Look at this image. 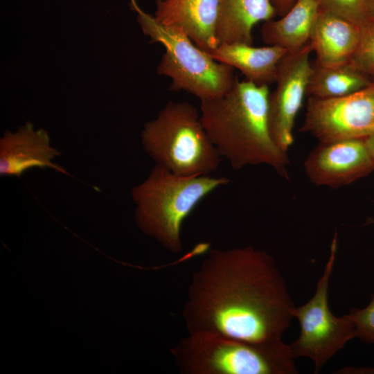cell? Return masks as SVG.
Wrapping results in <instances>:
<instances>
[{"label": "cell", "mask_w": 374, "mask_h": 374, "mask_svg": "<svg viewBox=\"0 0 374 374\" xmlns=\"http://www.w3.org/2000/svg\"><path fill=\"white\" fill-rule=\"evenodd\" d=\"M337 250V233L330 244V256L313 296L296 308L294 317L300 325L298 339L289 344L294 358H310L318 373L348 341L357 337L354 322L347 314L334 315L328 305V285Z\"/></svg>", "instance_id": "cell-7"}, {"label": "cell", "mask_w": 374, "mask_h": 374, "mask_svg": "<svg viewBox=\"0 0 374 374\" xmlns=\"http://www.w3.org/2000/svg\"><path fill=\"white\" fill-rule=\"evenodd\" d=\"M374 80L350 62L326 66L311 62L307 95L321 99L340 98L355 93Z\"/></svg>", "instance_id": "cell-17"}, {"label": "cell", "mask_w": 374, "mask_h": 374, "mask_svg": "<svg viewBox=\"0 0 374 374\" xmlns=\"http://www.w3.org/2000/svg\"><path fill=\"white\" fill-rule=\"evenodd\" d=\"M184 374H295L283 339L253 343L208 332H189L170 349Z\"/></svg>", "instance_id": "cell-4"}, {"label": "cell", "mask_w": 374, "mask_h": 374, "mask_svg": "<svg viewBox=\"0 0 374 374\" xmlns=\"http://www.w3.org/2000/svg\"><path fill=\"white\" fill-rule=\"evenodd\" d=\"M367 9L371 20H374V0H366Z\"/></svg>", "instance_id": "cell-23"}, {"label": "cell", "mask_w": 374, "mask_h": 374, "mask_svg": "<svg viewBox=\"0 0 374 374\" xmlns=\"http://www.w3.org/2000/svg\"><path fill=\"white\" fill-rule=\"evenodd\" d=\"M359 38L350 63L357 70L374 78V20L359 27Z\"/></svg>", "instance_id": "cell-19"}, {"label": "cell", "mask_w": 374, "mask_h": 374, "mask_svg": "<svg viewBox=\"0 0 374 374\" xmlns=\"http://www.w3.org/2000/svg\"><path fill=\"white\" fill-rule=\"evenodd\" d=\"M295 308L273 257L245 247L209 251L193 275L183 317L189 332L259 343L282 339Z\"/></svg>", "instance_id": "cell-1"}, {"label": "cell", "mask_w": 374, "mask_h": 374, "mask_svg": "<svg viewBox=\"0 0 374 374\" xmlns=\"http://www.w3.org/2000/svg\"><path fill=\"white\" fill-rule=\"evenodd\" d=\"M269 93L267 85L237 80L224 94L200 100V118L220 155L233 169L265 164L289 179L287 152L269 131Z\"/></svg>", "instance_id": "cell-2"}, {"label": "cell", "mask_w": 374, "mask_h": 374, "mask_svg": "<svg viewBox=\"0 0 374 374\" xmlns=\"http://www.w3.org/2000/svg\"><path fill=\"white\" fill-rule=\"evenodd\" d=\"M303 166L312 183L330 188L348 185L374 170L365 139L319 143Z\"/></svg>", "instance_id": "cell-10"}, {"label": "cell", "mask_w": 374, "mask_h": 374, "mask_svg": "<svg viewBox=\"0 0 374 374\" xmlns=\"http://www.w3.org/2000/svg\"><path fill=\"white\" fill-rule=\"evenodd\" d=\"M312 52L308 42L297 51L287 53L278 66L276 87L269 95V131L276 144L286 152L294 143L296 116L307 95Z\"/></svg>", "instance_id": "cell-9"}, {"label": "cell", "mask_w": 374, "mask_h": 374, "mask_svg": "<svg viewBox=\"0 0 374 374\" xmlns=\"http://www.w3.org/2000/svg\"><path fill=\"white\" fill-rule=\"evenodd\" d=\"M229 181L211 175L180 176L155 165L147 179L132 191L136 224L163 248L179 253L183 249L184 220L205 197Z\"/></svg>", "instance_id": "cell-3"}, {"label": "cell", "mask_w": 374, "mask_h": 374, "mask_svg": "<svg viewBox=\"0 0 374 374\" xmlns=\"http://www.w3.org/2000/svg\"><path fill=\"white\" fill-rule=\"evenodd\" d=\"M297 0H270L276 15L282 16L285 15L296 3Z\"/></svg>", "instance_id": "cell-21"}, {"label": "cell", "mask_w": 374, "mask_h": 374, "mask_svg": "<svg viewBox=\"0 0 374 374\" xmlns=\"http://www.w3.org/2000/svg\"><path fill=\"white\" fill-rule=\"evenodd\" d=\"M359 33V26L319 10L309 41L316 61L326 66L349 62Z\"/></svg>", "instance_id": "cell-14"}, {"label": "cell", "mask_w": 374, "mask_h": 374, "mask_svg": "<svg viewBox=\"0 0 374 374\" xmlns=\"http://www.w3.org/2000/svg\"><path fill=\"white\" fill-rule=\"evenodd\" d=\"M207 53L216 61L239 70L246 80L268 86L275 82L278 64L287 51L275 46L223 43Z\"/></svg>", "instance_id": "cell-13"}, {"label": "cell", "mask_w": 374, "mask_h": 374, "mask_svg": "<svg viewBox=\"0 0 374 374\" xmlns=\"http://www.w3.org/2000/svg\"><path fill=\"white\" fill-rule=\"evenodd\" d=\"M156 5L159 22L183 31L206 52L217 47L220 0H157Z\"/></svg>", "instance_id": "cell-12"}, {"label": "cell", "mask_w": 374, "mask_h": 374, "mask_svg": "<svg viewBox=\"0 0 374 374\" xmlns=\"http://www.w3.org/2000/svg\"><path fill=\"white\" fill-rule=\"evenodd\" d=\"M301 131L319 143L366 139L374 134V81L340 98L309 97Z\"/></svg>", "instance_id": "cell-8"}, {"label": "cell", "mask_w": 374, "mask_h": 374, "mask_svg": "<svg viewBox=\"0 0 374 374\" xmlns=\"http://www.w3.org/2000/svg\"><path fill=\"white\" fill-rule=\"evenodd\" d=\"M59 154L51 146L46 131L35 130L33 125L28 122L16 132H6L1 138L0 174L20 177L27 170L37 167L53 168L68 175L64 169L52 161Z\"/></svg>", "instance_id": "cell-11"}, {"label": "cell", "mask_w": 374, "mask_h": 374, "mask_svg": "<svg viewBox=\"0 0 374 374\" xmlns=\"http://www.w3.org/2000/svg\"><path fill=\"white\" fill-rule=\"evenodd\" d=\"M348 317L354 322L357 337L365 342L374 344V294L364 308H352Z\"/></svg>", "instance_id": "cell-20"}, {"label": "cell", "mask_w": 374, "mask_h": 374, "mask_svg": "<svg viewBox=\"0 0 374 374\" xmlns=\"http://www.w3.org/2000/svg\"><path fill=\"white\" fill-rule=\"evenodd\" d=\"M374 223V220H370L368 221V224Z\"/></svg>", "instance_id": "cell-24"}, {"label": "cell", "mask_w": 374, "mask_h": 374, "mask_svg": "<svg viewBox=\"0 0 374 374\" xmlns=\"http://www.w3.org/2000/svg\"><path fill=\"white\" fill-rule=\"evenodd\" d=\"M366 143L374 163V134L365 139Z\"/></svg>", "instance_id": "cell-22"}, {"label": "cell", "mask_w": 374, "mask_h": 374, "mask_svg": "<svg viewBox=\"0 0 374 374\" xmlns=\"http://www.w3.org/2000/svg\"><path fill=\"white\" fill-rule=\"evenodd\" d=\"M321 11L337 16L358 26L369 22L366 0H316Z\"/></svg>", "instance_id": "cell-18"}, {"label": "cell", "mask_w": 374, "mask_h": 374, "mask_svg": "<svg viewBox=\"0 0 374 374\" xmlns=\"http://www.w3.org/2000/svg\"><path fill=\"white\" fill-rule=\"evenodd\" d=\"M141 141L156 165L180 176L210 175L222 159L200 113L186 101H169L144 125Z\"/></svg>", "instance_id": "cell-5"}, {"label": "cell", "mask_w": 374, "mask_h": 374, "mask_svg": "<svg viewBox=\"0 0 374 374\" xmlns=\"http://www.w3.org/2000/svg\"><path fill=\"white\" fill-rule=\"evenodd\" d=\"M145 35L161 44L164 53L157 73L171 80L170 89L184 91L200 100L220 96L238 80L233 68L214 60L183 31L163 25L131 0Z\"/></svg>", "instance_id": "cell-6"}, {"label": "cell", "mask_w": 374, "mask_h": 374, "mask_svg": "<svg viewBox=\"0 0 374 374\" xmlns=\"http://www.w3.org/2000/svg\"><path fill=\"white\" fill-rule=\"evenodd\" d=\"M319 12L316 0H297L280 18L263 22L262 39L267 45L284 48L287 53L297 51L309 42Z\"/></svg>", "instance_id": "cell-16"}, {"label": "cell", "mask_w": 374, "mask_h": 374, "mask_svg": "<svg viewBox=\"0 0 374 374\" xmlns=\"http://www.w3.org/2000/svg\"><path fill=\"white\" fill-rule=\"evenodd\" d=\"M276 16L270 0H220L216 29L218 44H253L254 26Z\"/></svg>", "instance_id": "cell-15"}]
</instances>
